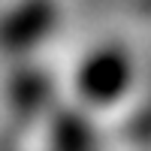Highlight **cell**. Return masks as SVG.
<instances>
[{
    "mask_svg": "<svg viewBox=\"0 0 151 151\" xmlns=\"http://www.w3.org/2000/svg\"><path fill=\"white\" fill-rule=\"evenodd\" d=\"M85 91L94 97L97 103H112L118 100L133 82V67L130 58L118 52V48H106V52L94 55L85 67Z\"/></svg>",
    "mask_w": 151,
    "mask_h": 151,
    "instance_id": "1",
    "label": "cell"
}]
</instances>
